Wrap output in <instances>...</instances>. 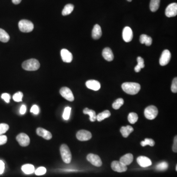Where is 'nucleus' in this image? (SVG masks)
<instances>
[{"instance_id": "obj_1", "label": "nucleus", "mask_w": 177, "mask_h": 177, "mask_svg": "<svg viewBox=\"0 0 177 177\" xmlns=\"http://www.w3.org/2000/svg\"><path fill=\"white\" fill-rule=\"evenodd\" d=\"M122 88L127 94L134 95L140 91L141 86L140 85L137 83L125 82L122 84Z\"/></svg>"}, {"instance_id": "obj_2", "label": "nucleus", "mask_w": 177, "mask_h": 177, "mask_svg": "<svg viewBox=\"0 0 177 177\" xmlns=\"http://www.w3.org/2000/svg\"><path fill=\"white\" fill-rule=\"evenodd\" d=\"M22 68L27 71H35L40 67V64L35 59H31L24 61L22 65Z\"/></svg>"}, {"instance_id": "obj_3", "label": "nucleus", "mask_w": 177, "mask_h": 177, "mask_svg": "<svg viewBox=\"0 0 177 177\" xmlns=\"http://www.w3.org/2000/svg\"><path fill=\"white\" fill-rule=\"evenodd\" d=\"M60 153L63 161L65 164H70L71 161L72 155L70 151V148L65 144H63L60 147Z\"/></svg>"}, {"instance_id": "obj_4", "label": "nucleus", "mask_w": 177, "mask_h": 177, "mask_svg": "<svg viewBox=\"0 0 177 177\" xmlns=\"http://www.w3.org/2000/svg\"><path fill=\"white\" fill-rule=\"evenodd\" d=\"M19 29L23 33H30L34 28L33 23L28 20L23 19L20 21L18 23Z\"/></svg>"}, {"instance_id": "obj_5", "label": "nucleus", "mask_w": 177, "mask_h": 177, "mask_svg": "<svg viewBox=\"0 0 177 177\" xmlns=\"http://www.w3.org/2000/svg\"><path fill=\"white\" fill-rule=\"evenodd\" d=\"M158 114V108L154 105L148 106L144 111L145 117L148 120H154L157 117Z\"/></svg>"}, {"instance_id": "obj_6", "label": "nucleus", "mask_w": 177, "mask_h": 177, "mask_svg": "<svg viewBox=\"0 0 177 177\" xmlns=\"http://www.w3.org/2000/svg\"><path fill=\"white\" fill-rule=\"evenodd\" d=\"M60 93L65 100L70 102H73L74 101V97L73 93L68 87H64L61 88L60 91Z\"/></svg>"}, {"instance_id": "obj_7", "label": "nucleus", "mask_w": 177, "mask_h": 177, "mask_svg": "<svg viewBox=\"0 0 177 177\" xmlns=\"http://www.w3.org/2000/svg\"><path fill=\"white\" fill-rule=\"evenodd\" d=\"M87 159L91 164L96 167H100L102 164L101 158L96 154H90L87 155Z\"/></svg>"}, {"instance_id": "obj_8", "label": "nucleus", "mask_w": 177, "mask_h": 177, "mask_svg": "<svg viewBox=\"0 0 177 177\" xmlns=\"http://www.w3.org/2000/svg\"><path fill=\"white\" fill-rule=\"evenodd\" d=\"M16 139L21 146L26 147L30 144V138L26 134L24 133L19 134L18 135L16 136Z\"/></svg>"}, {"instance_id": "obj_9", "label": "nucleus", "mask_w": 177, "mask_h": 177, "mask_svg": "<svg viewBox=\"0 0 177 177\" xmlns=\"http://www.w3.org/2000/svg\"><path fill=\"white\" fill-rule=\"evenodd\" d=\"M92 137L91 133L86 130H80L77 132L76 137L78 140L81 141L89 140Z\"/></svg>"}, {"instance_id": "obj_10", "label": "nucleus", "mask_w": 177, "mask_h": 177, "mask_svg": "<svg viewBox=\"0 0 177 177\" xmlns=\"http://www.w3.org/2000/svg\"><path fill=\"white\" fill-rule=\"evenodd\" d=\"M171 57V54L170 52L168 50H164L162 52L160 59H159V64L161 66H165L167 65L170 60Z\"/></svg>"}, {"instance_id": "obj_11", "label": "nucleus", "mask_w": 177, "mask_h": 177, "mask_svg": "<svg viewBox=\"0 0 177 177\" xmlns=\"http://www.w3.org/2000/svg\"><path fill=\"white\" fill-rule=\"evenodd\" d=\"M177 14V3H170L166 8L165 15L168 17H172L176 16Z\"/></svg>"}, {"instance_id": "obj_12", "label": "nucleus", "mask_w": 177, "mask_h": 177, "mask_svg": "<svg viewBox=\"0 0 177 177\" xmlns=\"http://www.w3.org/2000/svg\"><path fill=\"white\" fill-rule=\"evenodd\" d=\"M111 168L113 170L119 173L126 172L128 169L127 166L118 161H113L111 164Z\"/></svg>"}, {"instance_id": "obj_13", "label": "nucleus", "mask_w": 177, "mask_h": 177, "mask_svg": "<svg viewBox=\"0 0 177 177\" xmlns=\"http://www.w3.org/2000/svg\"><path fill=\"white\" fill-rule=\"evenodd\" d=\"M122 38H123V40L126 42H130L133 39V30L129 27H126L123 29V31H122Z\"/></svg>"}, {"instance_id": "obj_14", "label": "nucleus", "mask_w": 177, "mask_h": 177, "mask_svg": "<svg viewBox=\"0 0 177 177\" xmlns=\"http://www.w3.org/2000/svg\"><path fill=\"white\" fill-rule=\"evenodd\" d=\"M61 55L62 60L65 63H70L72 61V54L67 49H62L61 51Z\"/></svg>"}, {"instance_id": "obj_15", "label": "nucleus", "mask_w": 177, "mask_h": 177, "mask_svg": "<svg viewBox=\"0 0 177 177\" xmlns=\"http://www.w3.org/2000/svg\"><path fill=\"white\" fill-rule=\"evenodd\" d=\"M137 163L142 167H147L152 164V161L149 158L144 156H140L137 158Z\"/></svg>"}, {"instance_id": "obj_16", "label": "nucleus", "mask_w": 177, "mask_h": 177, "mask_svg": "<svg viewBox=\"0 0 177 177\" xmlns=\"http://www.w3.org/2000/svg\"><path fill=\"white\" fill-rule=\"evenodd\" d=\"M86 86L87 88L92 90H99L101 89V85L100 83L98 81L95 80H88L86 82Z\"/></svg>"}, {"instance_id": "obj_17", "label": "nucleus", "mask_w": 177, "mask_h": 177, "mask_svg": "<svg viewBox=\"0 0 177 177\" xmlns=\"http://www.w3.org/2000/svg\"><path fill=\"white\" fill-rule=\"evenodd\" d=\"M36 132L39 136H41L46 140L51 139L52 137V134L49 131L41 128H37Z\"/></svg>"}, {"instance_id": "obj_18", "label": "nucleus", "mask_w": 177, "mask_h": 177, "mask_svg": "<svg viewBox=\"0 0 177 177\" xmlns=\"http://www.w3.org/2000/svg\"><path fill=\"white\" fill-rule=\"evenodd\" d=\"M133 160V156L132 154H127L120 159V162L124 165L128 166L132 164Z\"/></svg>"}, {"instance_id": "obj_19", "label": "nucleus", "mask_w": 177, "mask_h": 177, "mask_svg": "<svg viewBox=\"0 0 177 177\" xmlns=\"http://www.w3.org/2000/svg\"><path fill=\"white\" fill-rule=\"evenodd\" d=\"M102 56L106 61L111 62L114 59V55L112 51L109 47L104 48L102 51Z\"/></svg>"}, {"instance_id": "obj_20", "label": "nucleus", "mask_w": 177, "mask_h": 177, "mask_svg": "<svg viewBox=\"0 0 177 177\" xmlns=\"http://www.w3.org/2000/svg\"><path fill=\"white\" fill-rule=\"evenodd\" d=\"M91 34H92V38L94 39H98L101 38L102 35V31L101 26L99 25L96 24L94 26Z\"/></svg>"}, {"instance_id": "obj_21", "label": "nucleus", "mask_w": 177, "mask_h": 177, "mask_svg": "<svg viewBox=\"0 0 177 177\" xmlns=\"http://www.w3.org/2000/svg\"><path fill=\"white\" fill-rule=\"evenodd\" d=\"M133 128L132 126H127L126 127H122L120 129L122 136L125 138H127L129 136L132 132H133Z\"/></svg>"}, {"instance_id": "obj_22", "label": "nucleus", "mask_w": 177, "mask_h": 177, "mask_svg": "<svg viewBox=\"0 0 177 177\" xmlns=\"http://www.w3.org/2000/svg\"><path fill=\"white\" fill-rule=\"evenodd\" d=\"M83 113L84 114L88 115L90 116V120L91 122L96 121V113L93 110L89 109L88 108H85L83 110Z\"/></svg>"}, {"instance_id": "obj_23", "label": "nucleus", "mask_w": 177, "mask_h": 177, "mask_svg": "<svg viewBox=\"0 0 177 177\" xmlns=\"http://www.w3.org/2000/svg\"><path fill=\"white\" fill-rule=\"evenodd\" d=\"M140 41L141 44H145L146 45L149 46L152 44V39L146 34H143L141 35L140 37Z\"/></svg>"}, {"instance_id": "obj_24", "label": "nucleus", "mask_w": 177, "mask_h": 177, "mask_svg": "<svg viewBox=\"0 0 177 177\" xmlns=\"http://www.w3.org/2000/svg\"><path fill=\"white\" fill-rule=\"evenodd\" d=\"M21 169H22V171L26 174H32L34 171V166L33 165L29 164L22 166Z\"/></svg>"}, {"instance_id": "obj_25", "label": "nucleus", "mask_w": 177, "mask_h": 177, "mask_svg": "<svg viewBox=\"0 0 177 177\" xmlns=\"http://www.w3.org/2000/svg\"><path fill=\"white\" fill-rule=\"evenodd\" d=\"M160 0H151L150 4V10L152 12H157L160 5Z\"/></svg>"}, {"instance_id": "obj_26", "label": "nucleus", "mask_w": 177, "mask_h": 177, "mask_svg": "<svg viewBox=\"0 0 177 177\" xmlns=\"http://www.w3.org/2000/svg\"><path fill=\"white\" fill-rule=\"evenodd\" d=\"M9 34L5 30L0 28V41L6 43L9 41Z\"/></svg>"}, {"instance_id": "obj_27", "label": "nucleus", "mask_w": 177, "mask_h": 177, "mask_svg": "<svg viewBox=\"0 0 177 177\" xmlns=\"http://www.w3.org/2000/svg\"><path fill=\"white\" fill-rule=\"evenodd\" d=\"M110 116H111V113H110V112L108 111V110H105V111H103V112H102V113H100V114H98L96 116V120H97L98 122H101L102 121V120L106 119V118H109Z\"/></svg>"}, {"instance_id": "obj_28", "label": "nucleus", "mask_w": 177, "mask_h": 177, "mask_svg": "<svg viewBox=\"0 0 177 177\" xmlns=\"http://www.w3.org/2000/svg\"><path fill=\"white\" fill-rule=\"evenodd\" d=\"M137 65L134 68V70L136 72H139L140 71L141 69H143L145 67L144 65V61L142 58L138 57L137 58Z\"/></svg>"}, {"instance_id": "obj_29", "label": "nucleus", "mask_w": 177, "mask_h": 177, "mask_svg": "<svg viewBox=\"0 0 177 177\" xmlns=\"http://www.w3.org/2000/svg\"><path fill=\"white\" fill-rule=\"evenodd\" d=\"M73 9H74V6L72 4L69 3L64 7L62 11V15L64 16L69 15L73 12Z\"/></svg>"}, {"instance_id": "obj_30", "label": "nucleus", "mask_w": 177, "mask_h": 177, "mask_svg": "<svg viewBox=\"0 0 177 177\" xmlns=\"http://www.w3.org/2000/svg\"><path fill=\"white\" fill-rule=\"evenodd\" d=\"M128 119V121L130 123L134 124V123L137 122L138 119V116L136 113L132 112V113H129Z\"/></svg>"}, {"instance_id": "obj_31", "label": "nucleus", "mask_w": 177, "mask_h": 177, "mask_svg": "<svg viewBox=\"0 0 177 177\" xmlns=\"http://www.w3.org/2000/svg\"><path fill=\"white\" fill-rule=\"evenodd\" d=\"M123 103H124V101L122 98H118L114 102V103L112 104V107L114 109L118 110L123 105Z\"/></svg>"}, {"instance_id": "obj_32", "label": "nucleus", "mask_w": 177, "mask_h": 177, "mask_svg": "<svg viewBox=\"0 0 177 177\" xmlns=\"http://www.w3.org/2000/svg\"><path fill=\"white\" fill-rule=\"evenodd\" d=\"M155 145V142L154 140L150 138H146L144 141H142L141 142V145L142 147H145L147 145H149L150 146L153 147Z\"/></svg>"}, {"instance_id": "obj_33", "label": "nucleus", "mask_w": 177, "mask_h": 177, "mask_svg": "<svg viewBox=\"0 0 177 177\" xmlns=\"http://www.w3.org/2000/svg\"><path fill=\"white\" fill-rule=\"evenodd\" d=\"M168 164L167 162L164 161V162H161L160 164H158L157 165V167H156V169L158 170L164 171L166 170L168 168Z\"/></svg>"}, {"instance_id": "obj_34", "label": "nucleus", "mask_w": 177, "mask_h": 177, "mask_svg": "<svg viewBox=\"0 0 177 177\" xmlns=\"http://www.w3.org/2000/svg\"><path fill=\"white\" fill-rule=\"evenodd\" d=\"M23 94L22 92L18 91L17 93H15L13 96V100L16 102H20L22 101Z\"/></svg>"}, {"instance_id": "obj_35", "label": "nucleus", "mask_w": 177, "mask_h": 177, "mask_svg": "<svg viewBox=\"0 0 177 177\" xmlns=\"http://www.w3.org/2000/svg\"><path fill=\"white\" fill-rule=\"evenodd\" d=\"M71 110V108L70 107H66L64 110V112L63 113V119L65 120H68L70 118V115Z\"/></svg>"}, {"instance_id": "obj_36", "label": "nucleus", "mask_w": 177, "mask_h": 177, "mask_svg": "<svg viewBox=\"0 0 177 177\" xmlns=\"http://www.w3.org/2000/svg\"><path fill=\"white\" fill-rule=\"evenodd\" d=\"M9 129V126L6 123H0V135L5 133Z\"/></svg>"}, {"instance_id": "obj_37", "label": "nucleus", "mask_w": 177, "mask_h": 177, "mask_svg": "<svg viewBox=\"0 0 177 177\" xmlns=\"http://www.w3.org/2000/svg\"><path fill=\"white\" fill-rule=\"evenodd\" d=\"M46 172V169L44 167H39L35 171V175L38 176L44 175L45 174Z\"/></svg>"}, {"instance_id": "obj_38", "label": "nucleus", "mask_w": 177, "mask_h": 177, "mask_svg": "<svg viewBox=\"0 0 177 177\" xmlns=\"http://www.w3.org/2000/svg\"><path fill=\"white\" fill-rule=\"evenodd\" d=\"M171 91L173 93H177V78L175 77L172 81L171 85Z\"/></svg>"}, {"instance_id": "obj_39", "label": "nucleus", "mask_w": 177, "mask_h": 177, "mask_svg": "<svg viewBox=\"0 0 177 177\" xmlns=\"http://www.w3.org/2000/svg\"><path fill=\"white\" fill-rule=\"evenodd\" d=\"M2 98L7 103H9L10 101V95L7 93H3L2 95Z\"/></svg>"}, {"instance_id": "obj_40", "label": "nucleus", "mask_w": 177, "mask_h": 177, "mask_svg": "<svg viewBox=\"0 0 177 177\" xmlns=\"http://www.w3.org/2000/svg\"><path fill=\"white\" fill-rule=\"evenodd\" d=\"M30 111H31V113H33L35 115H37L39 114V109L38 106H37V105H34L31 108Z\"/></svg>"}, {"instance_id": "obj_41", "label": "nucleus", "mask_w": 177, "mask_h": 177, "mask_svg": "<svg viewBox=\"0 0 177 177\" xmlns=\"http://www.w3.org/2000/svg\"><path fill=\"white\" fill-rule=\"evenodd\" d=\"M8 138L6 135H0V146L3 145L7 143Z\"/></svg>"}, {"instance_id": "obj_42", "label": "nucleus", "mask_w": 177, "mask_h": 177, "mask_svg": "<svg viewBox=\"0 0 177 177\" xmlns=\"http://www.w3.org/2000/svg\"><path fill=\"white\" fill-rule=\"evenodd\" d=\"M173 151V152L177 153V136H175L174 140V144L172 147Z\"/></svg>"}, {"instance_id": "obj_43", "label": "nucleus", "mask_w": 177, "mask_h": 177, "mask_svg": "<svg viewBox=\"0 0 177 177\" xmlns=\"http://www.w3.org/2000/svg\"><path fill=\"white\" fill-rule=\"evenodd\" d=\"M5 170V164L3 161L0 160V174H2Z\"/></svg>"}, {"instance_id": "obj_44", "label": "nucleus", "mask_w": 177, "mask_h": 177, "mask_svg": "<svg viewBox=\"0 0 177 177\" xmlns=\"http://www.w3.org/2000/svg\"><path fill=\"white\" fill-rule=\"evenodd\" d=\"M26 112V107L25 105H22L20 109V113L21 114L23 115Z\"/></svg>"}, {"instance_id": "obj_45", "label": "nucleus", "mask_w": 177, "mask_h": 177, "mask_svg": "<svg viewBox=\"0 0 177 177\" xmlns=\"http://www.w3.org/2000/svg\"><path fill=\"white\" fill-rule=\"evenodd\" d=\"M22 0H12L13 3L15 5H18L19 3H20Z\"/></svg>"}, {"instance_id": "obj_46", "label": "nucleus", "mask_w": 177, "mask_h": 177, "mask_svg": "<svg viewBox=\"0 0 177 177\" xmlns=\"http://www.w3.org/2000/svg\"><path fill=\"white\" fill-rule=\"evenodd\" d=\"M127 1H128V2H130L132 1V0H127Z\"/></svg>"}, {"instance_id": "obj_47", "label": "nucleus", "mask_w": 177, "mask_h": 177, "mask_svg": "<svg viewBox=\"0 0 177 177\" xmlns=\"http://www.w3.org/2000/svg\"><path fill=\"white\" fill-rule=\"evenodd\" d=\"M176 171H177V165H176Z\"/></svg>"}]
</instances>
